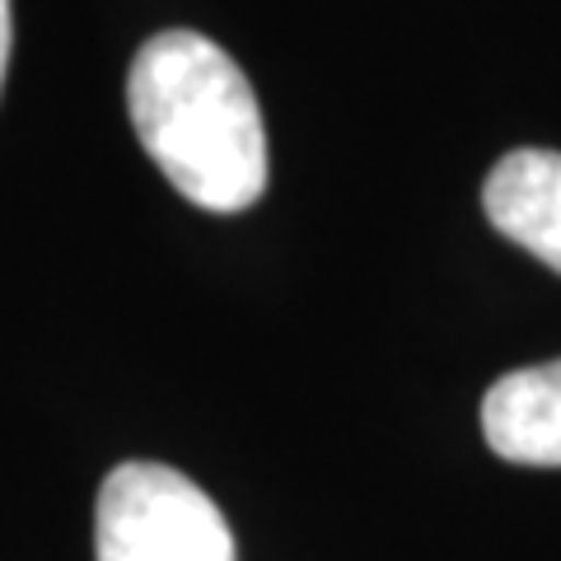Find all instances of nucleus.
Masks as SVG:
<instances>
[{
    "instance_id": "1",
    "label": "nucleus",
    "mask_w": 561,
    "mask_h": 561,
    "mask_svg": "<svg viewBox=\"0 0 561 561\" xmlns=\"http://www.w3.org/2000/svg\"><path fill=\"white\" fill-rule=\"evenodd\" d=\"M136 140L202 210H249L267 192V131L249 76L220 43L169 28L136 51L127 76Z\"/></svg>"
},
{
    "instance_id": "4",
    "label": "nucleus",
    "mask_w": 561,
    "mask_h": 561,
    "mask_svg": "<svg viewBox=\"0 0 561 561\" xmlns=\"http://www.w3.org/2000/svg\"><path fill=\"white\" fill-rule=\"evenodd\" d=\"M482 435L511 463L561 468V360L491 383L482 398Z\"/></svg>"
},
{
    "instance_id": "5",
    "label": "nucleus",
    "mask_w": 561,
    "mask_h": 561,
    "mask_svg": "<svg viewBox=\"0 0 561 561\" xmlns=\"http://www.w3.org/2000/svg\"><path fill=\"white\" fill-rule=\"evenodd\" d=\"M10 43H14V20H10V0H0V84H5V66H10Z\"/></svg>"
},
{
    "instance_id": "3",
    "label": "nucleus",
    "mask_w": 561,
    "mask_h": 561,
    "mask_svg": "<svg viewBox=\"0 0 561 561\" xmlns=\"http://www.w3.org/2000/svg\"><path fill=\"white\" fill-rule=\"evenodd\" d=\"M482 210L505 239L561 276V150H511L491 169Z\"/></svg>"
},
{
    "instance_id": "2",
    "label": "nucleus",
    "mask_w": 561,
    "mask_h": 561,
    "mask_svg": "<svg viewBox=\"0 0 561 561\" xmlns=\"http://www.w3.org/2000/svg\"><path fill=\"white\" fill-rule=\"evenodd\" d=\"M99 561H234V534L206 491L164 463H117L99 486Z\"/></svg>"
}]
</instances>
